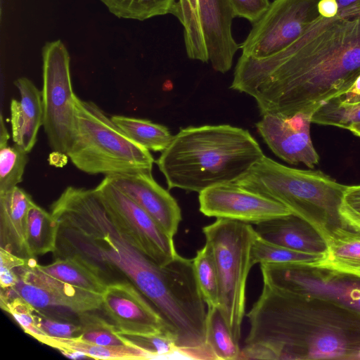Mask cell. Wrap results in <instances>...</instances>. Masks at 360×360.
Segmentation results:
<instances>
[{
    "mask_svg": "<svg viewBox=\"0 0 360 360\" xmlns=\"http://www.w3.org/2000/svg\"><path fill=\"white\" fill-rule=\"evenodd\" d=\"M127 345L139 347L152 359H186L168 333L150 335L120 334Z\"/></svg>",
    "mask_w": 360,
    "mask_h": 360,
    "instance_id": "cell-33",
    "label": "cell"
},
{
    "mask_svg": "<svg viewBox=\"0 0 360 360\" xmlns=\"http://www.w3.org/2000/svg\"><path fill=\"white\" fill-rule=\"evenodd\" d=\"M311 122L349 129L360 124V101L347 103L338 97L333 98L314 112Z\"/></svg>",
    "mask_w": 360,
    "mask_h": 360,
    "instance_id": "cell-32",
    "label": "cell"
},
{
    "mask_svg": "<svg viewBox=\"0 0 360 360\" xmlns=\"http://www.w3.org/2000/svg\"><path fill=\"white\" fill-rule=\"evenodd\" d=\"M59 224L34 201L27 217L26 246L30 258L53 252L56 248Z\"/></svg>",
    "mask_w": 360,
    "mask_h": 360,
    "instance_id": "cell-22",
    "label": "cell"
},
{
    "mask_svg": "<svg viewBox=\"0 0 360 360\" xmlns=\"http://www.w3.org/2000/svg\"><path fill=\"white\" fill-rule=\"evenodd\" d=\"M120 18L145 20L166 14L174 15L176 0H100Z\"/></svg>",
    "mask_w": 360,
    "mask_h": 360,
    "instance_id": "cell-27",
    "label": "cell"
},
{
    "mask_svg": "<svg viewBox=\"0 0 360 360\" xmlns=\"http://www.w3.org/2000/svg\"><path fill=\"white\" fill-rule=\"evenodd\" d=\"M339 98L341 101L347 102V103H355V102H359L360 101V95L349 97L347 98H342L340 97Z\"/></svg>",
    "mask_w": 360,
    "mask_h": 360,
    "instance_id": "cell-42",
    "label": "cell"
},
{
    "mask_svg": "<svg viewBox=\"0 0 360 360\" xmlns=\"http://www.w3.org/2000/svg\"><path fill=\"white\" fill-rule=\"evenodd\" d=\"M324 240L326 251L311 268L360 278V232L340 226Z\"/></svg>",
    "mask_w": 360,
    "mask_h": 360,
    "instance_id": "cell-20",
    "label": "cell"
},
{
    "mask_svg": "<svg viewBox=\"0 0 360 360\" xmlns=\"http://www.w3.org/2000/svg\"><path fill=\"white\" fill-rule=\"evenodd\" d=\"M109 181L145 210L170 237L182 219L176 200L153 179L152 172L117 174Z\"/></svg>",
    "mask_w": 360,
    "mask_h": 360,
    "instance_id": "cell-16",
    "label": "cell"
},
{
    "mask_svg": "<svg viewBox=\"0 0 360 360\" xmlns=\"http://www.w3.org/2000/svg\"><path fill=\"white\" fill-rule=\"evenodd\" d=\"M218 273L219 309L233 339L239 343L245 310L246 283L252 265L250 253L257 235L250 224L217 218L202 228Z\"/></svg>",
    "mask_w": 360,
    "mask_h": 360,
    "instance_id": "cell-6",
    "label": "cell"
},
{
    "mask_svg": "<svg viewBox=\"0 0 360 360\" xmlns=\"http://www.w3.org/2000/svg\"><path fill=\"white\" fill-rule=\"evenodd\" d=\"M320 0H274L240 44L244 56L262 59L282 51L320 15Z\"/></svg>",
    "mask_w": 360,
    "mask_h": 360,
    "instance_id": "cell-9",
    "label": "cell"
},
{
    "mask_svg": "<svg viewBox=\"0 0 360 360\" xmlns=\"http://www.w3.org/2000/svg\"><path fill=\"white\" fill-rule=\"evenodd\" d=\"M323 254L308 253L292 250L269 242L257 235L250 253L251 264H291L312 267Z\"/></svg>",
    "mask_w": 360,
    "mask_h": 360,
    "instance_id": "cell-25",
    "label": "cell"
},
{
    "mask_svg": "<svg viewBox=\"0 0 360 360\" xmlns=\"http://www.w3.org/2000/svg\"><path fill=\"white\" fill-rule=\"evenodd\" d=\"M60 352L65 356L74 359H89L87 355L78 351L60 350Z\"/></svg>",
    "mask_w": 360,
    "mask_h": 360,
    "instance_id": "cell-41",
    "label": "cell"
},
{
    "mask_svg": "<svg viewBox=\"0 0 360 360\" xmlns=\"http://www.w3.org/2000/svg\"><path fill=\"white\" fill-rule=\"evenodd\" d=\"M34 316L37 327L47 336L57 338H75L80 335L77 319L70 315L52 313L49 309L35 308Z\"/></svg>",
    "mask_w": 360,
    "mask_h": 360,
    "instance_id": "cell-34",
    "label": "cell"
},
{
    "mask_svg": "<svg viewBox=\"0 0 360 360\" xmlns=\"http://www.w3.org/2000/svg\"><path fill=\"white\" fill-rule=\"evenodd\" d=\"M20 101H11V124L14 143L30 152L34 148L39 128L43 126L41 91L27 77L14 81Z\"/></svg>",
    "mask_w": 360,
    "mask_h": 360,
    "instance_id": "cell-17",
    "label": "cell"
},
{
    "mask_svg": "<svg viewBox=\"0 0 360 360\" xmlns=\"http://www.w3.org/2000/svg\"><path fill=\"white\" fill-rule=\"evenodd\" d=\"M27 259L0 248L1 290H8L16 285L19 279L18 269L25 264Z\"/></svg>",
    "mask_w": 360,
    "mask_h": 360,
    "instance_id": "cell-37",
    "label": "cell"
},
{
    "mask_svg": "<svg viewBox=\"0 0 360 360\" xmlns=\"http://www.w3.org/2000/svg\"><path fill=\"white\" fill-rule=\"evenodd\" d=\"M200 211L207 217L248 224L292 214L284 205L250 191L234 182L207 188L199 193Z\"/></svg>",
    "mask_w": 360,
    "mask_h": 360,
    "instance_id": "cell-12",
    "label": "cell"
},
{
    "mask_svg": "<svg viewBox=\"0 0 360 360\" xmlns=\"http://www.w3.org/2000/svg\"><path fill=\"white\" fill-rule=\"evenodd\" d=\"M348 130H349L355 136L360 138V124L351 127Z\"/></svg>",
    "mask_w": 360,
    "mask_h": 360,
    "instance_id": "cell-43",
    "label": "cell"
},
{
    "mask_svg": "<svg viewBox=\"0 0 360 360\" xmlns=\"http://www.w3.org/2000/svg\"><path fill=\"white\" fill-rule=\"evenodd\" d=\"M196 280L203 297L209 307H219V284L218 273L212 249L205 242L193 259Z\"/></svg>",
    "mask_w": 360,
    "mask_h": 360,
    "instance_id": "cell-29",
    "label": "cell"
},
{
    "mask_svg": "<svg viewBox=\"0 0 360 360\" xmlns=\"http://www.w3.org/2000/svg\"><path fill=\"white\" fill-rule=\"evenodd\" d=\"M230 0H198L197 19L200 37L212 68L226 73L239 49L232 35L235 18Z\"/></svg>",
    "mask_w": 360,
    "mask_h": 360,
    "instance_id": "cell-15",
    "label": "cell"
},
{
    "mask_svg": "<svg viewBox=\"0 0 360 360\" xmlns=\"http://www.w3.org/2000/svg\"><path fill=\"white\" fill-rule=\"evenodd\" d=\"M95 189L112 219L148 257L158 265L165 266L179 255L173 238L106 176Z\"/></svg>",
    "mask_w": 360,
    "mask_h": 360,
    "instance_id": "cell-10",
    "label": "cell"
},
{
    "mask_svg": "<svg viewBox=\"0 0 360 360\" xmlns=\"http://www.w3.org/2000/svg\"><path fill=\"white\" fill-rule=\"evenodd\" d=\"M1 308L9 314L24 332L39 342L46 335L37 326L35 307L20 296H0Z\"/></svg>",
    "mask_w": 360,
    "mask_h": 360,
    "instance_id": "cell-35",
    "label": "cell"
},
{
    "mask_svg": "<svg viewBox=\"0 0 360 360\" xmlns=\"http://www.w3.org/2000/svg\"><path fill=\"white\" fill-rule=\"evenodd\" d=\"M43 127L53 151L67 154L75 130V99L70 56L59 39L42 48Z\"/></svg>",
    "mask_w": 360,
    "mask_h": 360,
    "instance_id": "cell-7",
    "label": "cell"
},
{
    "mask_svg": "<svg viewBox=\"0 0 360 360\" xmlns=\"http://www.w3.org/2000/svg\"><path fill=\"white\" fill-rule=\"evenodd\" d=\"M33 200L18 186L0 193V248L30 259L26 246L28 210Z\"/></svg>",
    "mask_w": 360,
    "mask_h": 360,
    "instance_id": "cell-19",
    "label": "cell"
},
{
    "mask_svg": "<svg viewBox=\"0 0 360 360\" xmlns=\"http://www.w3.org/2000/svg\"><path fill=\"white\" fill-rule=\"evenodd\" d=\"M360 77V17L319 15L288 46L262 59L240 56L230 89L256 101L262 115L312 116Z\"/></svg>",
    "mask_w": 360,
    "mask_h": 360,
    "instance_id": "cell-2",
    "label": "cell"
},
{
    "mask_svg": "<svg viewBox=\"0 0 360 360\" xmlns=\"http://www.w3.org/2000/svg\"><path fill=\"white\" fill-rule=\"evenodd\" d=\"M9 138H0V193L12 189L22 181L28 162V152L15 143L8 146Z\"/></svg>",
    "mask_w": 360,
    "mask_h": 360,
    "instance_id": "cell-30",
    "label": "cell"
},
{
    "mask_svg": "<svg viewBox=\"0 0 360 360\" xmlns=\"http://www.w3.org/2000/svg\"><path fill=\"white\" fill-rule=\"evenodd\" d=\"M234 183L284 205L323 239L342 226L339 207L347 186L320 171L287 167L264 155Z\"/></svg>",
    "mask_w": 360,
    "mask_h": 360,
    "instance_id": "cell-4",
    "label": "cell"
},
{
    "mask_svg": "<svg viewBox=\"0 0 360 360\" xmlns=\"http://www.w3.org/2000/svg\"><path fill=\"white\" fill-rule=\"evenodd\" d=\"M338 15L348 18L360 17V0H337Z\"/></svg>",
    "mask_w": 360,
    "mask_h": 360,
    "instance_id": "cell-39",
    "label": "cell"
},
{
    "mask_svg": "<svg viewBox=\"0 0 360 360\" xmlns=\"http://www.w3.org/2000/svg\"><path fill=\"white\" fill-rule=\"evenodd\" d=\"M342 225L360 232V184L347 186L339 207Z\"/></svg>",
    "mask_w": 360,
    "mask_h": 360,
    "instance_id": "cell-36",
    "label": "cell"
},
{
    "mask_svg": "<svg viewBox=\"0 0 360 360\" xmlns=\"http://www.w3.org/2000/svg\"><path fill=\"white\" fill-rule=\"evenodd\" d=\"M236 17L243 18L252 24L265 12L269 0H230Z\"/></svg>",
    "mask_w": 360,
    "mask_h": 360,
    "instance_id": "cell-38",
    "label": "cell"
},
{
    "mask_svg": "<svg viewBox=\"0 0 360 360\" xmlns=\"http://www.w3.org/2000/svg\"><path fill=\"white\" fill-rule=\"evenodd\" d=\"M75 130L66 154L91 175L152 172L150 150L129 139L95 103L75 99Z\"/></svg>",
    "mask_w": 360,
    "mask_h": 360,
    "instance_id": "cell-5",
    "label": "cell"
},
{
    "mask_svg": "<svg viewBox=\"0 0 360 360\" xmlns=\"http://www.w3.org/2000/svg\"><path fill=\"white\" fill-rule=\"evenodd\" d=\"M110 118L129 139L148 150L162 153L173 138L165 126L148 120L117 115Z\"/></svg>",
    "mask_w": 360,
    "mask_h": 360,
    "instance_id": "cell-24",
    "label": "cell"
},
{
    "mask_svg": "<svg viewBox=\"0 0 360 360\" xmlns=\"http://www.w3.org/2000/svg\"><path fill=\"white\" fill-rule=\"evenodd\" d=\"M198 0H177L174 14L184 28V39L187 56L202 63L209 62L202 43L197 19Z\"/></svg>",
    "mask_w": 360,
    "mask_h": 360,
    "instance_id": "cell-28",
    "label": "cell"
},
{
    "mask_svg": "<svg viewBox=\"0 0 360 360\" xmlns=\"http://www.w3.org/2000/svg\"><path fill=\"white\" fill-rule=\"evenodd\" d=\"M59 229L54 258L76 257L108 284L127 280L160 313L178 345L205 332L207 311L193 259L160 266L141 252L110 216L95 188L68 186L51 205Z\"/></svg>",
    "mask_w": 360,
    "mask_h": 360,
    "instance_id": "cell-1",
    "label": "cell"
},
{
    "mask_svg": "<svg viewBox=\"0 0 360 360\" xmlns=\"http://www.w3.org/2000/svg\"><path fill=\"white\" fill-rule=\"evenodd\" d=\"M257 233L264 239L283 247L308 253L323 254L324 239L312 226L290 214L256 224Z\"/></svg>",
    "mask_w": 360,
    "mask_h": 360,
    "instance_id": "cell-18",
    "label": "cell"
},
{
    "mask_svg": "<svg viewBox=\"0 0 360 360\" xmlns=\"http://www.w3.org/2000/svg\"><path fill=\"white\" fill-rule=\"evenodd\" d=\"M311 117L304 114L290 117L266 114L256 127L276 155L289 164H303L313 168L320 158L311 138Z\"/></svg>",
    "mask_w": 360,
    "mask_h": 360,
    "instance_id": "cell-14",
    "label": "cell"
},
{
    "mask_svg": "<svg viewBox=\"0 0 360 360\" xmlns=\"http://www.w3.org/2000/svg\"><path fill=\"white\" fill-rule=\"evenodd\" d=\"M206 345L214 359L236 360L240 354L239 343L232 337L219 307H207Z\"/></svg>",
    "mask_w": 360,
    "mask_h": 360,
    "instance_id": "cell-26",
    "label": "cell"
},
{
    "mask_svg": "<svg viewBox=\"0 0 360 360\" xmlns=\"http://www.w3.org/2000/svg\"><path fill=\"white\" fill-rule=\"evenodd\" d=\"M248 130L229 124L182 128L156 161L169 189L200 193L234 182L263 156Z\"/></svg>",
    "mask_w": 360,
    "mask_h": 360,
    "instance_id": "cell-3",
    "label": "cell"
},
{
    "mask_svg": "<svg viewBox=\"0 0 360 360\" xmlns=\"http://www.w3.org/2000/svg\"><path fill=\"white\" fill-rule=\"evenodd\" d=\"M101 309L120 334L174 335L164 319L136 286L127 280L107 285ZM176 342V340H175Z\"/></svg>",
    "mask_w": 360,
    "mask_h": 360,
    "instance_id": "cell-13",
    "label": "cell"
},
{
    "mask_svg": "<svg viewBox=\"0 0 360 360\" xmlns=\"http://www.w3.org/2000/svg\"><path fill=\"white\" fill-rule=\"evenodd\" d=\"M95 310L77 314L80 326L81 340L101 345H127L112 322H109Z\"/></svg>",
    "mask_w": 360,
    "mask_h": 360,
    "instance_id": "cell-31",
    "label": "cell"
},
{
    "mask_svg": "<svg viewBox=\"0 0 360 360\" xmlns=\"http://www.w3.org/2000/svg\"><path fill=\"white\" fill-rule=\"evenodd\" d=\"M34 258L18 269V282L5 297L20 296L37 309L63 307L75 314L101 309L102 295L65 283L38 270Z\"/></svg>",
    "mask_w": 360,
    "mask_h": 360,
    "instance_id": "cell-11",
    "label": "cell"
},
{
    "mask_svg": "<svg viewBox=\"0 0 360 360\" xmlns=\"http://www.w3.org/2000/svg\"><path fill=\"white\" fill-rule=\"evenodd\" d=\"M40 342L59 351H78L85 354L89 358L96 359L143 360L152 359L148 353L136 347L101 345L84 341L79 338H57L44 336Z\"/></svg>",
    "mask_w": 360,
    "mask_h": 360,
    "instance_id": "cell-23",
    "label": "cell"
},
{
    "mask_svg": "<svg viewBox=\"0 0 360 360\" xmlns=\"http://www.w3.org/2000/svg\"><path fill=\"white\" fill-rule=\"evenodd\" d=\"M41 272L74 286L103 295L108 283L91 266L76 257L55 258L48 265L35 264Z\"/></svg>",
    "mask_w": 360,
    "mask_h": 360,
    "instance_id": "cell-21",
    "label": "cell"
},
{
    "mask_svg": "<svg viewBox=\"0 0 360 360\" xmlns=\"http://www.w3.org/2000/svg\"><path fill=\"white\" fill-rule=\"evenodd\" d=\"M319 15L326 18H333L338 15L337 0H320L318 4Z\"/></svg>",
    "mask_w": 360,
    "mask_h": 360,
    "instance_id": "cell-40",
    "label": "cell"
},
{
    "mask_svg": "<svg viewBox=\"0 0 360 360\" xmlns=\"http://www.w3.org/2000/svg\"><path fill=\"white\" fill-rule=\"evenodd\" d=\"M263 283L328 302L360 316V278L290 264H260Z\"/></svg>",
    "mask_w": 360,
    "mask_h": 360,
    "instance_id": "cell-8",
    "label": "cell"
}]
</instances>
